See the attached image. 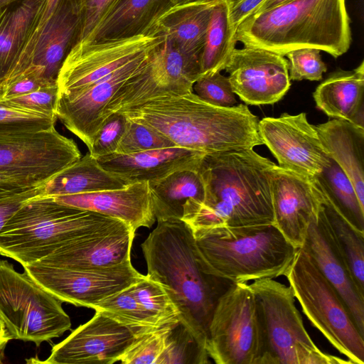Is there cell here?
Segmentation results:
<instances>
[{"label":"cell","instance_id":"6da1fadb","mask_svg":"<svg viewBox=\"0 0 364 364\" xmlns=\"http://www.w3.org/2000/svg\"><path fill=\"white\" fill-rule=\"evenodd\" d=\"M274 165L253 149L206 154L199 168L204 199H187L181 219L192 230L274 224L269 172Z\"/></svg>","mask_w":364,"mask_h":364},{"label":"cell","instance_id":"7a4b0ae2","mask_svg":"<svg viewBox=\"0 0 364 364\" xmlns=\"http://www.w3.org/2000/svg\"><path fill=\"white\" fill-rule=\"evenodd\" d=\"M141 247L147 275L166 288L180 311V322L206 352L208 327L217 301L233 283L202 271L193 231L182 219L157 220L156 228Z\"/></svg>","mask_w":364,"mask_h":364},{"label":"cell","instance_id":"3957f363","mask_svg":"<svg viewBox=\"0 0 364 364\" xmlns=\"http://www.w3.org/2000/svg\"><path fill=\"white\" fill-rule=\"evenodd\" d=\"M151 127L176 146L211 154L262 145L258 117L247 105H213L190 92L161 97L122 112Z\"/></svg>","mask_w":364,"mask_h":364},{"label":"cell","instance_id":"277c9868","mask_svg":"<svg viewBox=\"0 0 364 364\" xmlns=\"http://www.w3.org/2000/svg\"><path fill=\"white\" fill-rule=\"evenodd\" d=\"M236 40L244 46L284 55L290 50L313 48L334 58L351 43L346 0H292L255 13L236 28Z\"/></svg>","mask_w":364,"mask_h":364},{"label":"cell","instance_id":"5b68a950","mask_svg":"<svg viewBox=\"0 0 364 364\" xmlns=\"http://www.w3.org/2000/svg\"><path fill=\"white\" fill-rule=\"evenodd\" d=\"M192 231L202 271L233 284L285 276L298 249L274 224Z\"/></svg>","mask_w":364,"mask_h":364},{"label":"cell","instance_id":"8992f818","mask_svg":"<svg viewBox=\"0 0 364 364\" xmlns=\"http://www.w3.org/2000/svg\"><path fill=\"white\" fill-rule=\"evenodd\" d=\"M122 224L99 213L38 195L29 199L0 231V255L22 266L33 264L68 243Z\"/></svg>","mask_w":364,"mask_h":364},{"label":"cell","instance_id":"52a82bcc","mask_svg":"<svg viewBox=\"0 0 364 364\" xmlns=\"http://www.w3.org/2000/svg\"><path fill=\"white\" fill-rule=\"evenodd\" d=\"M285 277L311 323L352 364H363L364 336L337 291L301 247Z\"/></svg>","mask_w":364,"mask_h":364},{"label":"cell","instance_id":"ba28073f","mask_svg":"<svg viewBox=\"0 0 364 364\" xmlns=\"http://www.w3.org/2000/svg\"><path fill=\"white\" fill-rule=\"evenodd\" d=\"M206 352L216 364H267L262 312L247 283L232 284L219 297Z\"/></svg>","mask_w":364,"mask_h":364},{"label":"cell","instance_id":"9c48e42d","mask_svg":"<svg viewBox=\"0 0 364 364\" xmlns=\"http://www.w3.org/2000/svg\"><path fill=\"white\" fill-rule=\"evenodd\" d=\"M63 301L39 286L24 271L0 259V318L12 339L43 342L61 336L71 328Z\"/></svg>","mask_w":364,"mask_h":364},{"label":"cell","instance_id":"30bf717a","mask_svg":"<svg viewBox=\"0 0 364 364\" xmlns=\"http://www.w3.org/2000/svg\"><path fill=\"white\" fill-rule=\"evenodd\" d=\"M249 285L262 312L267 364H352L322 352L315 345L304 326L289 286L273 278L255 280Z\"/></svg>","mask_w":364,"mask_h":364},{"label":"cell","instance_id":"8fae6325","mask_svg":"<svg viewBox=\"0 0 364 364\" xmlns=\"http://www.w3.org/2000/svg\"><path fill=\"white\" fill-rule=\"evenodd\" d=\"M200 76V58L184 53L164 37L139 69L116 92L106 108L107 117L158 97L193 92Z\"/></svg>","mask_w":364,"mask_h":364},{"label":"cell","instance_id":"7c38bea8","mask_svg":"<svg viewBox=\"0 0 364 364\" xmlns=\"http://www.w3.org/2000/svg\"><path fill=\"white\" fill-rule=\"evenodd\" d=\"M76 143L54 127L0 138V175L41 186L81 157Z\"/></svg>","mask_w":364,"mask_h":364},{"label":"cell","instance_id":"4fadbf2b","mask_svg":"<svg viewBox=\"0 0 364 364\" xmlns=\"http://www.w3.org/2000/svg\"><path fill=\"white\" fill-rule=\"evenodd\" d=\"M24 271L43 289L63 302L91 307L136 282L141 276L131 262L113 267L75 269L35 262Z\"/></svg>","mask_w":364,"mask_h":364},{"label":"cell","instance_id":"5bb4252c","mask_svg":"<svg viewBox=\"0 0 364 364\" xmlns=\"http://www.w3.org/2000/svg\"><path fill=\"white\" fill-rule=\"evenodd\" d=\"M147 33L130 38L76 43L64 60L57 77L59 92L81 90L98 82L162 42Z\"/></svg>","mask_w":364,"mask_h":364},{"label":"cell","instance_id":"9a60e30c","mask_svg":"<svg viewBox=\"0 0 364 364\" xmlns=\"http://www.w3.org/2000/svg\"><path fill=\"white\" fill-rule=\"evenodd\" d=\"M258 132L282 168L311 180L331 163L315 125L304 112L264 117L259 120Z\"/></svg>","mask_w":364,"mask_h":364},{"label":"cell","instance_id":"2e32d148","mask_svg":"<svg viewBox=\"0 0 364 364\" xmlns=\"http://www.w3.org/2000/svg\"><path fill=\"white\" fill-rule=\"evenodd\" d=\"M152 50L134 58L89 87L58 92L55 109L57 119L82 141L88 149L107 118L106 108L110 100L144 64Z\"/></svg>","mask_w":364,"mask_h":364},{"label":"cell","instance_id":"e0dca14e","mask_svg":"<svg viewBox=\"0 0 364 364\" xmlns=\"http://www.w3.org/2000/svg\"><path fill=\"white\" fill-rule=\"evenodd\" d=\"M225 70L229 73L233 92L247 105H272L291 86L288 60L263 48H235Z\"/></svg>","mask_w":364,"mask_h":364},{"label":"cell","instance_id":"ac0fdd59","mask_svg":"<svg viewBox=\"0 0 364 364\" xmlns=\"http://www.w3.org/2000/svg\"><path fill=\"white\" fill-rule=\"evenodd\" d=\"M136 332L107 315L93 317L53 346L46 364H112L132 345Z\"/></svg>","mask_w":364,"mask_h":364},{"label":"cell","instance_id":"d6986e66","mask_svg":"<svg viewBox=\"0 0 364 364\" xmlns=\"http://www.w3.org/2000/svg\"><path fill=\"white\" fill-rule=\"evenodd\" d=\"M274 225L295 247L304 241L323 196L311 180L277 166L269 172Z\"/></svg>","mask_w":364,"mask_h":364},{"label":"cell","instance_id":"ffe728a7","mask_svg":"<svg viewBox=\"0 0 364 364\" xmlns=\"http://www.w3.org/2000/svg\"><path fill=\"white\" fill-rule=\"evenodd\" d=\"M322 204V203H321ZM337 291L364 336V295L356 287L321 209L311 221L301 247Z\"/></svg>","mask_w":364,"mask_h":364},{"label":"cell","instance_id":"44dd1931","mask_svg":"<svg viewBox=\"0 0 364 364\" xmlns=\"http://www.w3.org/2000/svg\"><path fill=\"white\" fill-rule=\"evenodd\" d=\"M56 202L114 218L135 232L156 221L149 181L134 182L119 189L50 196Z\"/></svg>","mask_w":364,"mask_h":364},{"label":"cell","instance_id":"7402d4cb","mask_svg":"<svg viewBox=\"0 0 364 364\" xmlns=\"http://www.w3.org/2000/svg\"><path fill=\"white\" fill-rule=\"evenodd\" d=\"M135 232L122 224L68 243L38 262L75 269L113 267L131 262Z\"/></svg>","mask_w":364,"mask_h":364},{"label":"cell","instance_id":"603a6c76","mask_svg":"<svg viewBox=\"0 0 364 364\" xmlns=\"http://www.w3.org/2000/svg\"><path fill=\"white\" fill-rule=\"evenodd\" d=\"M205 154L173 146L128 154L113 153L97 161L105 170L132 183L160 180L178 171L198 170Z\"/></svg>","mask_w":364,"mask_h":364},{"label":"cell","instance_id":"cb8c5ba5","mask_svg":"<svg viewBox=\"0 0 364 364\" xmlns=\"http://www.w3.org/2000/svg\"><path fill=\"white\" fill-rule=\"evenodd\" d=\"M82 11L81 0L60 1L34 51L28 68L35 67L45 77L57 80L64 60L77 41Z\"/></svg>","mask_w":364,"mask_h":364},{"label":"cell","instance_id":"d4e9b609","mask_svg":"<svg viewBox=\"0 0 364 364\" xmlns=\"http://www.w3.org/2000/svg\"><path fill=\"white\" fill-rule=\"evenodd\" d=\"M216 0H196L172 6L153 24L149 33L169 39L184 53L200 58Z\"/></svg>","mask_w":364,"mask_h":364},{"label":"cell","instance_id":"484cf974","mask_svg":"<svg viewBox=\"0 0 364 364\" xmlns=\"http://www.w3.org/2000/svg\"><path fill=\"white\" fill-rule=\"evenodd\" d=\"M171 6V0H119L78 43L87 44L147 34Z\"/></svg>","mask_w":364,"mask_h":364},{"label":"cell","instance_id":"4316f807","mask_svg":"<svg viewBox=\"0 0 364 364\" xmlns=\"http://www.w3.org/2000/svg\"><path fill=\"white\" fill-rule=\"evenodd\" d=\"M315 127L329 157L348 177L364 208V127L340 119Z\"/></svg>","mask_w":364,"mask_h":364},{"label":"cell","instance_id":"83f0119b","mask_svg":"<svg viewBox=\"0 0 364 364\" xmlns=\"http://www.w3.org/2000/svg\"><path fill=\"white\" fill-rule=\"evenodd\" d=\"M313 97L316 107L328 117L364 127V62L353 70L331 73Z\"/></svg>","mask_w":364,"mask_h":364},{"label":"cell","instance_id":"f1b7e54d","mask_svg":"<svg viewBox=\"0 0 364 364\" xmlns=\"http://www.w3.org/2000/svg\"><path fill=\"white\" fill-rule=\"evenodd\" d=\"M131 183L105 170L89 153L41 186V196H58L119 189Z\"/></svg>","mask_w":364,"mask_h":364},{"label":"cell","instance_id":"f546056e","mask_svg":"<svg viewBox=\"0 0 364 364\" xmlns=\"http://www.w3.org/2000/svg\"><path fill=\"white\" fill-rule=\"evenodd\" d=\"M156 219L183 216L187 199L203 200L204 183L198 170H181L157 181H149Z\"/></svg>","mask_w":364,"mask_h":364},{"label":"cell","instance_id":"4dcf8cb0","mask_svg":"<svg viewBox=\"0 0 364 364\" xmlns=\"http://www.w3.org/2000/svg\"><path fill=\"white\" fill-rule=\"evenodd\" d=\"M232 0H216L200 56V75L221 72L236 48Z\"/></svg>","mask_w":364,"mask_h":364},{"label":"cell","instance_id":"1f68e13d","mask_svg":"<svg viewBox=\"0 0 364 364\" xmlns=\"http://www.w3.org/2000/svg\"><path fill=\"white\" fill-rule=\"evenodd\" d=\"M42 0H17L0 14V87L26 38ZM3 91V90H2Z\"/></svg>","mask_w":364,"mask_h":364},{"label":"cell","instance_id":"d6a6232c","mask_svg":"<svg viewBox=\"0 0 364 364\" xmlns=\"http://www.w3.org/2000/svg\"><path fill=\"white\" fill-rule=\"evenodd\" d=\"M311 181L353 228L364 232V208L351 181L334 161L331 159Z\"/></svg>","mask_w":364,"mask_h":364},{"label":"cell","instance_id":"836d02e7","mask_svg":"<svg viewBox=\"0 0 364 364\" xmlns=\"http://www.w3.org/2000/svg\"><path fill=\"white\" fill-rule=\"evenodd\" d=\"M321 209L353 282L364 295V232L353 228L323 196Z\"/></svg>","mask_w":364,"mask_h":364},{"label":"cell","instance_id":"e575fe53","mask_svg":"<svg viewBox=\"0 0 364 364\" xmlns=\"http://www.w3.org/2000/svg\"><path fill=\"white\" fill-rule=\"evenodd\" d=\"M130 287L153 328L181 321L180 311L161 283L141 274Z\"/></svg>","mask_w":364,"mask_h":364},{"label":"cell","instance_id":"d590c367","mask_svg":"<svg viewBox=\"0 0 364 364\" xmlns=\"http://www.w3.org/2000/svg\"><path fill=\"white\" fill-rule=\"evenodd\" d=\"M91 309L130 328L136 333L154 328L144 314L130 285L94 304Z\"/></svg>","mask_w":364,"mask_h":364},{"label":"cell","instance_id":"8d00e7d4","mask_svg":"<svg viewBox=\"0 0 364 364\" xmlns=\"http://www.w3.org/2000/svg\"><path fill=\"white\" fill-rule=\"evenodd\" d=\"M176 323L148 328L136 333L134 342L119 361L122 364H161L168 336Z\"/></svg>","mask_w":364,"mask_h":364},{"label":"cell","instance_id":"74e56055","mask_svg":"<svg viewBox=\"0 0 364 364\" xmlns=\"http://www.w3.org/2000/svg\"><path fill=\"white\" fill-rule=\"evenodd\" d=\"M60 1L42 0L16 62L2 85V90L16 80L30 66L34 51Z\"/></svg>","mask_w":364,"mask_h":364},{"label":"cell","instance_id":"f35d334b","mask_svg":"<svg viewBox=\"0 0 364 364\" xmlns=\"http://www.w3.org/2000/svg\"><path fill=\"white\" fill-rule=\"evenodd\" d=\"M56 120L55 115L16 108L0 100V138L48 129Z\"/></svg>","mask_w":364,"mask_h":364},{"label":"cell","instance_id":"ab89813d","mask_svg":"<svg viewBox=\"0 0 364 364\" xmlns=\"http://www.w3.org/2000/svg\"><path fill=\"white\" fill-rule=\"evenodd\" d=\"M173 146V142L151 127L127 119L115 153L128 154Z\"/></svg>","mask_w":364,"mask_h":364},{"label":"cell","instance_id":"60d3db41","mask_svg":"<svg viewBox=\"0 0 364 364\" xmlns=\"http://www.w3.org/2000/svg\"><path fill=\"white\" fill-rule=\"evenodd\" d=\"M320 52L316 48H301L287 53L284 56L288 59L290 80H321L327 67Z\"/></svg>","mask_w":364,"mask_h":364},{"label":"cell","instance_id":"b9f144b4","mask_svg":"<svg viewBox=\"0 0 364 364\" xmlns=\"http://www.w3.org/2000/svg\"><path fill=\"white\" fill-rule=\"evenodd\" d=\"M196 94L213 105L231 107L237 105L229 77L220 72L200 75L193 85Z\"/></svg>","mask_w":364,"mask_h":364},{"label":"cell","instance_id":"7bdbcfd3","mask_svg":"<svg viewBox=\"0 0 364 364\" xmlns=\"http://www.w3.org/2000/svg\"><path fill=\"white\" fill-rule=\"evenodd\" d=\"M127 118L119 112L112 113L93 139L89 154L95 159L117 151L126 129Z\"/></svg>","mask_w":364,"mask_h":364},{"label":"cell","instance_id":"ee69618b","mask_svg":"<svg viewBox=\"0 0 364 364\" xmlns=\"http://www.w3.org/2000/svg\"><path fill=\"white\" fill-rule=\"evenodd\" d=\"M58 92L59 89L56 83L41 87L24 95L1 100L16 108L55 115Z\"/></svg>","mask_w":364,"mask_h":364},{"label":"cell","instance_id":"f6af8a7d","mask_svg":"<svg viewBox=\"0 0 364 364\" xmlns=\"http://www.w3.org/2000/svg\"><path fill=\"white\" fill-rule=\"evenodd\" d=\"M56 83V80L49 79L45 77L38 68L30 67L4 89L1 100L24 95Z\"/></svg>","mask_w":364,"mask_h":364},{"label":"cell","instance_id":"bcb514c9","mask_svg":"<svg viewBox=\"0 0 364 364\" xmlns=\"http://www.w3.org/2000/svg\"><path fill=\"white\" fill-rule=\"evenodd\" d=\"M119 0H81L82 21L77 43L84 40Z\"/></svg>","mask_w":364,"mask_h":364},{"label":"cell","instance_id":"7dc6e473","mask_svg":"<svg viewBox=\"0 0 364 364\" xmlns=\"http://www.w3.org/2000/svg\"><path fill=\"white\" fill-rule=\"evenodd\" d=\"M41 186L0 196V231L29 199L41 195Z\"/></svg>","mask_w":364,"mask_h":364},{"label":"cell","instance_id":"c3c4849f","mask_svg":"<svg viewBox=\"0 0 364 364\" xmlns=\"http://www.w3.org/2000/svg\"><path fill=\"white\" fill-rule=\"evenodd\" d=\"M265 0H232V16L237 26L252 15Z\"/></svg>","mask_w":364,"mask_h":364},{"label":"cell","instance_id":"681fc988","mask_svg":"<svg viewBox=\"0 0 364 364\" xmlns=\"http://www.w3.org/2000/svg\"><path fill=\"white\" fill-rule=\"evenodd\" d=\"M32 187H26L18 181L0 175V196L11 194Z\"/></svg>","mask_w":364,"mask_h":364},{"label":"cell","instance_id":"f907efd6","mask_svg":"<svg viewBox=\"0 0 364 364\" xmlns=\"http://www.w3.org/2000/svg\"><path fill=\"white\" fill-rule=\"evenodd\" d=\"M10 340H12V338L5 323L0 318V363H2L4 360V351Z\"/></svg>","mask_w":364,"mask_h":364},{"label":"cell","instance_id":"816d5d0a","mask_svg":"<svg viewBox=\"0 0 364 364\" xmlns=\"http://www.w3.org/2000/svg\"><path fill=\"white\" fill-rule=\"evenodd\" d=\"M292 0H265L254 13L263 11Z\"/></svg>","mask_w":364,"mask_h":364},{"label":"cell","instance_id":"f5cc1de1","mask_svg":"<svg viewBox=\"0 0 364 364\" xmlns=\"http://www.w3.org/2000/svg\"><path fill=\"white\" fill-rule=\"evenodd\" d=\"M17 0H0V14L6 7L15 2Z\"/></svg>","mask_w":364,"mask_h":364},{"label":"cell","instance_id":"db71d44e","mask_svg":"<svg viewBox=\"0 0 364 364\" xmlns=\"http://www.w3.org/2000/svg\"><path fill=\"white\" fill-rule=\"evenodd\" d=\"M196 0H171V6H176L193 1Z\"/></svg>","mask_w":364,"mask_h":364},{"label":"cell","instance_id":"11a10c76","mask_svg":"<svg viewBox=\"0 0 364 364\" xmlns=\"http://www.w3.org/2000/svg\"><path fill=\"white\" fill-rule=\"evenodd\" d=\"M2 96H3V91H2L1 88L0 87V100H1Z\"/></svg>","mask_w":364,"mask_h":364}]
</instances>
